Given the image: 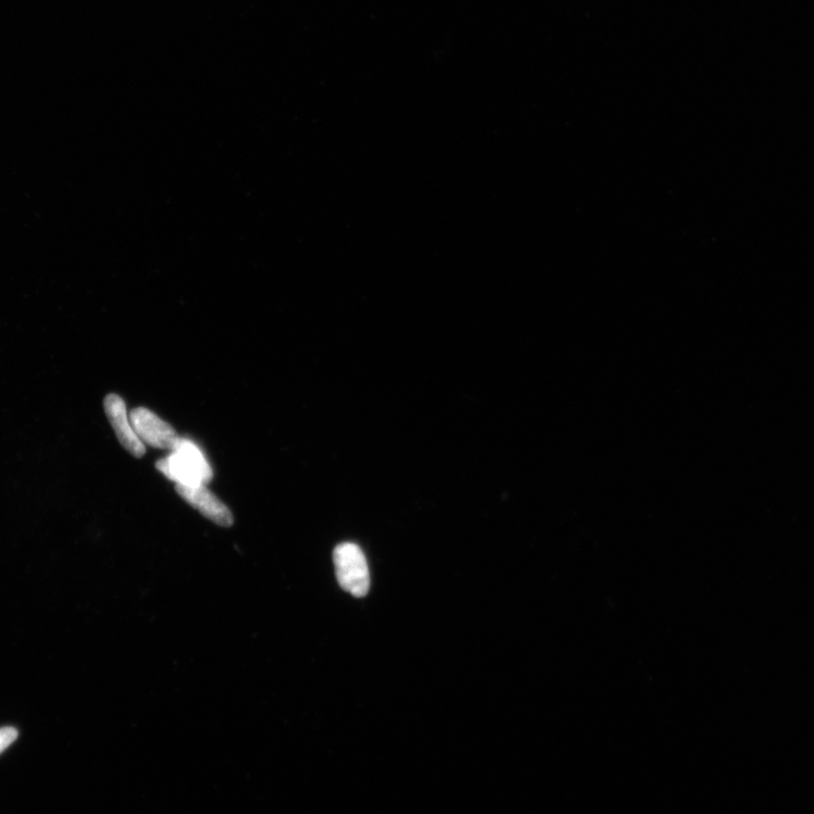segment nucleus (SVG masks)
<instances>
[{
	"label": "nucleus",
	"instance_id": "1",
	"mask_svg": "<svg viewBox=\"0 0 814 814\" xmlns=\"http://www.w3.org/2000/svg\"><path fill=\"white\" fill-rule=\"evenodd\" d=\"M157 469L171 481L184 486L207 484L213 478L209 462L192 441L180 438L172 454L157 463Z\"/></svg>",
	"mask_w": 814,
	"mask_h": 814
},
{
	"label": "nucleus",
	"instance_id": "2",
	"mask_svg": "<svg viewBox=\"0 0 814 814\" xmlns=\"http://www.w3.org/2000/svg\"><path fill=\"white\" fill-rule=\"evenodd\" d=\"M336 576L344 591L363 597L370 587V574L365 553L354 543H342L334 551Z\"/></svg>",
	"mask_w": 814,
	"mask_h": 814
},
{
	"label": "nucleus",
	"instance_id": "3",
	"mask_svg": "<svg viewBox=\"0 0 814 814\" xmlns=\"http://www.w3.org/2000/svg\"><path fill=\"white\" fill-rule=\"evenodd\" d=\"M138 438L142 443L154 448L173 450L180 437L169 423L163 421L145 407H138L129 417Z\"/></svg>",
	"mask_w": 814,
	"mask_h": 814
},
{
	"label": "nucleus",
	"instance_id": "4",
	"mask_svg": "<svg viewBox=\"0 0 814 814\" xmlns=\"http://www.w3.org/2000/svg\"><path fill=\"white\" fill-rule=\"evenodd\" d=\"M176 491L190 506H193L199 513L209 518L213 523L223 527H230L233 524V516L230 509L216 498L213 493L205 487V484H199V486L177 484Z\"/></svg>",
	"mask_w": 814,
	"mask_h": 814
},
{
	"label": "nucleus",
	"instance_id": "5",
	"mask_svg": "<svg viewBox=\"0 0 814 814\" xmlns=\"http://www.w3.org/2000/svg\"><path fill=\"white\" fill-rule=\"evenodd\" d=\"M105 411L120 444L133 456L143 457L146 452L145 446L136 435L123 398L116 394L108 395L105 398Z\"/></svg>",
	"mask_w": 814,
	"mask_h": 814
},
{
	"label": "nucleus",
	"instance_id": "6",
	"mask_svg": "<svg viewBox=\"0 0 814 814\" xmlns=\"http://www.w3.org/2000/svg\"><path fill=\"white\" fill-rule=\"evenodd\" d=\"M19 736L14 727H3L0 729V753L4 752Z\"/></svg>",
	"mask_w": 814,
	"mask_h": 814
}]
</instances>
